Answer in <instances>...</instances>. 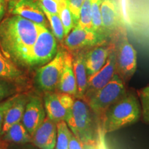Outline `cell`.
<instances>
[{
	"mask_svg": "<svg viewBox=\"0 0 149 149\" xmlns=\"http://www.w3.org/2000/svg\"><path fill=\"white\" fill-rule=\"evenodd\" d=\"M85 0H68V6L72 15L74 25L76 26L79 19L80 9Z\"/></svg>",
	"mask_w": 149,
	"mask_h": 149,
	"instance_id": "obj_27",
	"label": "cell"
},
{
	"mask_svg": "<svg viewBox=\"0 0 149 149\" xmlns=\"http://www.w3.org/2000/svg\"><path fill=\"white\" fill-rule=\"evenodd\" d=\"M119 42L115 48L116 72L126 84L137 70V53L129 42L124 30L117 36Z\"/></svg>",
	"mask_w": 149,
	"mask_h": 149,
	"instance_id": "obj_6",
	"label": "cell"
},
{
	"mask_svg": "<svg viewBox=\"0 0 149 149\" xmlns=\"http://www.w3.org/2000/svg\"><path fill=\"white\" fill-rule=\"evenodd\" d=\"M141 115L137 97L128 93L109 108L102 120L100 128L104 135L135 124Z\"/></svg>",
	"mask_w": 149,
	"mask_h": 149,
	"instance_id": "obj_2",
	"label": "cell"
},
{
	"mask_svg": "<svg viewBox=\"0 0 149 149\" xmlns=\"http://www.w3.org/2000/svg\"><path fill=\"white\" fill-rule=\"evenodd\" d=\"M85 50L74 52L72 55V65L77 87L78 99L83 100L88 86V76L85 65Z\"/></svg>",
	"mask_w": 149,
	"mask_h": 149,
	"instance_id": "obj_16",
	"label": "cell"
},
{
	"mask_svg": "<svg viewBox=\"0 0 149 149\" xmlns=\"http://www.w3.org/2000/svg\"><path fill=\"white\" fill-rule=\"evenodd\" d=\"M0 149H2V148H0Z\"/></svg>",
	"mask_w": 149,
	"mask_h": 149,
	"instance_id": "obj_35",
	"label": "cell"
},
{
	"mask_svg": "<svg viewBox=\"0 0 149 149\" xmlns=\"http://www.w3.org/2000/svg\"><path fill=\"white\" fill-rule=\"evenodd\" d=\"M43 10L51 14H58L59 0H40Z\"/></svg>",
	"mask_w": 149,
	"mask_h": 149,
	"instance_id": "obj_31",
	"label": "cell"
},
{
	"mask_svg": "<svg viewBox=\"0 0 149 149\" xmlns=\"http://www.w3.org/2000/svg\"><path fill=\"white\" fill-rule=\"evenodd\" d=\"M42 25L13 15L0 23V48L15 64L26 66V59Z\"/></svg>",
	"mask_w": 149,
	"mask_h": 149,
	"instance_id": "obj_1",
	"label": "cell"
},
{
	"mask_svg": "<svg viewBox=\"0 0 149 149\" xmlns=\"http://www.w3.org/2000/svg\"><path fill=\"white\" fill-rule=\"evenodd\" d=\"M102 24L108 39L117 37L123 31L122 19L118 0H101Z\"/></svg>",
	"mask_w": 149,
	"mask_h": 149,
	"instance_id": "obj_10",
	"label": "cell"
},
{
	"mask_svg": "<svg viewBox=\"0 0 149 149\" xmlns=\"http://www.w3.org/2000/svg\"><path fill=\"white\" fill-rule=\"evenodd\" d=\"M104 134L98 128V133L97 139L95 140L83 143L84 149H106L104 145Z\"/></svg>",
	"mask_w": 149,
	"mask_h": 149,
	"instance_id": "obj_28",
	"label": "cell"
},
{
	"mask_svg": "<svg viewBox=\"0 0 149 149\" xmlns=\"http://www.w3.org/2000/svg\"><path fill=\"white\" fill-rule=\"evenodd\" d=\"M91 13H92V26L93 29L98 35L109 40L106 36L105 32L102 24L101 15V0H91Z\"/></svg>",
	"mask_w": 149,
	"mask_h": 149,
	"instance_id": "obj_23",
	"label": "cell"
},
{
	"mask_svg": "<svg viewBox=\"0 0 149 149\" xmlns=\"http://www.w3.org/2000/svg\"><path fill=\"white\" fill-rule=\"evenodd\" d=\"M115 46V43L105 42L85 50V65L88 77L101 69Z\"/></svg>",
	"mask_w": 149,
	"mask_h": 149,
	"instance_id": "obj_13",
	"label": "cell"
},
{
	"mask_svg": "<svg viewBox=\"0 0 149 149\" xmlns=\"http://www.w3.org/2000/svg\"><path fill=\"white\" fill-rule=\"evenodd\" d=\"M22 73L15 64L7 58L0 48V78L15 79L20 77Z\"/></svg>",
	"mask_w": 149,
	"mask_h": 149,
	"instance_id": "obj_20",
	"label": "cell"
},
{
	"mask_svg": "<svg viewBox=\"0 0 149 149\" xmlns=\"http://www.w3.org/2000/svg\"><path fill=\"white\" fill-rule=\"evenodd\" d=\"M17 95L13 96L7 99L6 100L2 102H0V135H2V129H3V121H4L5 115L8 109L11 107L13 102L15 101Z\"/></svg>",
	"mask_w": 149,
	"mask_h": 149,
	"instance_id": "obj_29",
	"label": "cell"
},
{
	"mask_svg": "<svg viewBox=\"0 0 149 149\" xmlns=\"http://www.w3.org/2000/svg\"><path fill=\"white\" fill-rule=\"evenodd\" d=\"M28 99L24 95H17L15 101L5 115L2 133L4 134L13 125L22 120Z\"/></svg>",
	"mask_w": 149,
	"mask_h": 149,
	"instance_id": "obj_18",
	"label": "cell"
},
{
	"mask_svg": "<svg viewBox=\"0 0 149 149\" xmlns=\"http://www.w3.org/2000/svg\"><path fill=\"white\" fill-rule=\"evenodd\" d=\"M57 91L70 95L75 98L77 97V87L72 65V55L68 51L66 55L64 69L57 86Z\"/></svg>",
	"mask_w": 149,
	"mask_h": 149,
	"instance_id": "obj_17",
	"label": "cell"
},
{
	"mask_svg": "<svg viewBox=\"0 0 149 149\" xmlns=\"http://www.w3.org/2000/svg\"><path fill=\"white\" fill-rule=\"evenodd\" d=\"M66 122L72 134L82 143L97 139L98 128L95 125L97 124L90 107L84 100L75 98Z\"/></svg>",
	"mask_w": 149,
	"mask_h": 149,
	"instance_id": "obj_3",
	"label": "cell"
},
{
	"mask_svg": "<svg viewBox=\"0 0 149 149\" xmlns=\"http://www.w3.org/2000/svg\"><path fill=\"white\" fill-rule=\"evenodd\" d=\"M3 139L18 144H25L31 142L33 137L24 126L22 122H19L6 132Z\"/></svg>",
	"mask_w": 149,
	"mask_h": 149,
	"instance_id": "obj_19",
	"label": "cell"
},
{
	"mask_svg": "<svg viewBox=\"0 0 149 149\" xmlns=\"http://www.w3.org/2000/svg\"><path fill=\"white\" fill-rule=\"evenodd\" d=\"M6 13V0H0V23L2 21Z\"/></svg>",
	"mask_w": 149,
	"mask_h": 149,
	"instance_id": "obj_33",
	"label": "cell"
},
{
	"mask_svg": "<svg viewBox=\"0 0 149 149\" xmlns=\"http://www.w3.org/2000/svg\"><path fill=\"white\" fill-rule=\"evenodd\" d=\"M125 84L116 72L105 86L86 102L94 115L98 128L101 125L104 116L109 108L127 93Z\"/></svg>",
	"mask_w": 149,
	"mask_h": 149,
	"instance_id": "obj_4",
	"label": "cell"
},
{
	"mask_svg": "<svg viewBox=\"0 0 149 149\" xmlns=\"http://www.w3.org/2000/svg\"><path fill=\"white\" fill-rule=\"evenodd\" d=\"M79 27L86 29H93L92 13L91 0H85L80 9L79 19L77 24Z\"/></svg>",
	"mask_w": 149,
	"mask_h": 149,
	"instance_id": "obj_24",
	"label": "cell"
},
{
	"mask_svg": "<svg viewBox=\"0 0 149 149\" xmlns=\"http://www.w3.org/2000/svg\"><path fill=\"white\" fill-rule=\"evenodd\" d=\"M58 15L64 26L65 37L74 26L72 13L68 6V0H59Z\"/></svg>",
	"mask_w": 149,
	"mask_h": 149,
	"instance_id": "obj_21",
	"label": "cell"
},
{
	"mask_svg": "<svg viewBox=\"0 0 149 149\" xmlns=\"http://www.w3.org/2000/svg\"><path fill=\"white\" fill-rule=\"evenodd\" d=\"M15 92V89L10 83L0 79V102Z\"/></svg>",
	"mask_w": 149,
	"mask_h": 149,
	"instance_id": "obj_30",
	"label": "cell"
},
{
	"mask_svg": "<svg viewBox=\"0 0 149 149\" xmlns=\"http://www.w3.org/2000/svg\"><path fill=\"white\" fill-rule=\"evenodd\" d=\"M68 149H84V144L79 140L77 137H76L73 134L71 136Z\"/></svg>",
	"mask_w": 149,
	"mask_h": 149,
	"instance_id": "obj_32",
	"label": "cell"
},
{
	"mask_svg": "<svg viewBox=\"0 0 149 149\" xmlns=\"http://www.w3.org/2000/svg\"><path fill=\"white\" fill-rule=\"evenodd\" d=\"M72 133L66 121L57 123V141L55 149H68Z\"/></svg>",
	"mask_w": 149,
	"mask_h": 149,
	"instance_id": "obj_22",
	"label": "cell"
},
{
	"mask_svg": "<svg viewBox=\"0 0 149 149\" xmlns=\"http://www.w3.org/2000/svg\"><path fill=\"white\" fill-rule=\"evenodd\" d=\"M141 107V117L145 124L149 125V85L137 91Z\"/></svg>",
	"mask_w": 149,
	"mask_h": 149,
	"instance_id": "obj_26",
	"label": "cell"
},
{
	"mask_svg": "<svg viewBox=\"0 0 149 149\" xmlns=\"http://www.w3.org/2000/svg\"><path fill=\"white\" fill-rule=\"evenodd\" d=\"M33 142L40 149H55L57 123L46 116L42 125L32 136Z\"/></svg>",
	"mask_w": 149,
	"mask_h": 149,
	"instance_id": "obj_15",
	"label": "cell"
},
{
	"mask_svg": "<svg viewBox=\"0 0 149 149\" xmlns=\"http://www.w3.org/2000/svg\"><path fill=\"white\" fill-rule=\"evenodd\" d=\"M46 117V110L41 99L36 96L31 97L28 100L22 121L31 136L42 125Z\"/></svg>",
	"mask_w": 149,
	"mask_h": 149,
	"instance_id": "obj_14",
	"label": "cell"
},
{
	"mask_svg": "<svg viewBox=\"0 0 149 149\" xmlns=\"http://www.w3.org/2000/svg\"><path fill=\"white\" fill-rule=\"evenodd\" d=\"M68 51L58 50L55 57L37 71V85L45 92L57 91L66 61Z\"/></svg>",
	"mask_w": 149,
	"mask_h": 149,
	"instance_id": "obj_7",
	"label": "cell"
},
{
	"mask_svg": "<svg viewBox=\"0 0 149 149\" xmlns=\"http://www.w3.org/2000/svg\"><path fill=\"white\" fill-rule=\"evenodd\" d=\"M75 97L66 93L57 91L46 92L44 108L48 118L56 123L66 121L71 111Z\"/></svg>",
	"mask_w": 149,
	"mask_h": 149,
	"instance_id": "obj_8",
	"label": "cell"
},
{
	"mask_svg": "<svg viewBox=\"0 0 149 149\" xmlns=\"http://www.w3.org/2000/svg\"><path fill=\"white\" fill-rule=\"evenodd\" d=\"M115 48L112 51L107 62L101 69L88 77L87 89L83 99L85 102L88 101L93 95L105 86L116 73Z\"/></svg>",
	"mask_w": 149,
	"mask_h": 149,
	"instance_id": "obj_11",
	"label": "cell"
},
{
	"mask_svg": "<svg viewBox=\"0 0 149 149\" xmlns=\"http://www.w3.org/2000/svg\"><path fill=\"white\" fill-rule=\"evenodd\" d=\"M9 12L47 27V21L40 0H10Z\"/></svg>",
	"mask_w": 149,
	"mask_h": 149,
	"instance_id": "obj_12",
	"label": "cell"
},
{
	"mask_svg": "<svg viewBox=\"0 0 149 149\" xmlns=\"http://www.w3.org/2000/svg\"><path fill=\"white\" fill-rule=\"evenodd\" d=\"M58 51L57 39L47 27L42 26L29 52L26 66H42L51 61Z\"/></svg>",
	"mask_w": 149,
	"mask_h": 149,
	"instance_id": "obj_5",
	"label": "cell"
},
{
	"mask_svg": "<svg viewBox=\"0 0 149 149\" xmlns=\"http://www.w3.org/2000/svg\"><path fill=\"white\" fill-rule=\"evenodd\" d=\"M44 13L49 21L54 36L59 41H62L64 38V29L59 15L49 13L45 10H44Z\"/></svg>",
	"mask_w": 149,
	"mask_h": 149,
	"instance_id": "obj_25",
	"label": "cell"
},
{
	"mask_svg": "<svg viewBox=\"0 0 149 149\" xmlns=\"http://www.w3.org/2000/svg\"><path fill=\"white\" fill-rule=\"evenodd\" d=\"M64 44L70 53L86 50L105 42L107 39L98 35L93 30L86 29L76 25L64 38Z\"/></svg>",
	"mask_w": 149,
	"mask_h": 149,
	"instance_id": "obj_9",
	"label": "cell"
},
{
	"mask_svg": "<svg viewBox=\"0 0 149 149\" xmlns=\"http://www.w3.org/2000/svg\"><path fill=\"white\" fill-rule=\"evenodd\" d=\"M7 1H10V0H7Z\"/></svg>",
	"mask_w": 149,
	"mask_h": 149,
	"instance_id": "obj_34",
	"label": "cell"
}]
</instances>
